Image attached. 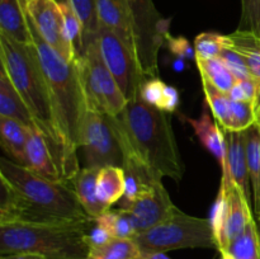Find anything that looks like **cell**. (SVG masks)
Segmentation results:
<instances>
[{
  "instance_id": "1",
  "label": "cell",
  "mask_w": 260,
  "mask_h": 259,
  "mask_svg": "<svg viewBox=\"0 0 260 259\" xmlns=\"http://www.w3.org/2000/svg\"><path fill=\"white\" fill-rule=\"evenodd\" d=\"M4 223H79L90 221L70 182L51 180L27 167L0 160Z\"/></svg>"
},
{
  "instance_id": "2",
  "label": "cell",
  "mask_w": 260,
  "mask_h": 259,
  "mask_svg": "<svg viewBox=\"0 0 260 259\" xmlns=\"http://www.w3.org/2000/svg\"><path fill=\"white\" fill-rule=\"evenodd\" d=\"M28 24L41 69L47 81L62 142V178L65 182H70L80 169L78 150H80L81 130L88 113L78 61H66L42 40L29 19Z\"/></svg>"
},
{
  "instance_id": "3",
  "label": "cell",
  "mask_w": 260,
  "mask_h": 259,
  "mask_svg": "<svg viewBox=\"0 0 260 259\" xmlns=\"http://www.w3.org/2000/svg\"><path fill=\"white\" fill-rule=\"evenodd\" d=\"M113 118L122 150L131 152L157 179L168 177L175 182L182 180L185 167L169 113L137 96Z\"/></svg>"
},
{
  "instance_id": "4",
  "label": "cell",
  "mask_w": 260,
  "mask_h": 259,
  "mask_svg": "<svg viewBox=\"0 0 260 259\" xmlns=\"http://www.w3.org/2000/svg\"><path fill=\"white\" fill-rule=\"evenodd\" d=\"M0 61L32 114L35 126L47 140L62 175V142L58 135L52 101L33 42H15L0 35ZM63 179V178H62Z\"/></svg>"
},
{
  "instance_id": "5",
  "label": "cell",
  "mask_w": 260,
  "mask_h": 259,
  "mask_svg": "<svg viewBox=\"0 0 260 259\" xmlns=\"http://www.w3.org/2000/svg\"><path fill=\"white\" fill-rule=\"evenodd\" d=\"M93 220L79 223L0 225V254H36L47 259L89 258L86 233Z\"/></svg>"
},
{
  "instance_id": "6",
  "label": "cell",
  "mask_w": 260,
  "mask_h": 259,
  "mask_svg": "<svg viewBox=\"0 0 260 259\" xmlns=\"http://www.w3.org/2000/svg\"><path fill=\"white\" fill-rule=\"evenodd\" d=\"M134 240L142 254L178 249H217L211 221L187 215L179 208L160 223L137 234Z\"/></svg>"
},
{
  "instance_id": "7",
  "label": "cell",
  "mask_w": 260,
  "mask_h": 259,
  "mask_svg": "<svg viewBox=\"0 0 260 259\" xmlns=\"http://www.w3.org/2000/svg\"><path fill=\"white\" fill-rule=\"evenodd\" d=\"M136 43V60L145 79L159 78V51L169 33V20L152 0H126Z\"/></svg>"
},
{
  "instance_id": "8",
  "label": "cell",
  "mask_w": 260,
  "mask_h": 259,
  "mask_svg": "<svg viewBox=\"0 0 260 259\" xmlns=\"http://www.w3.org/2000/svg\"><path fill=\"white\" fill-rule=\"evenodd\" d=\"M78 65L88 111L113 117L121 114L128 102L104 63L98 43H91L86 48Z\"/></svg>"
},
{
  "instance_id": "9",
  "label": "cell",
  "mask_w": 260,
  "mask_h": 259,
  "mask_svg": "<svg viewBox=\"0 0 260 259\" xmlns=\"http://www.w3.org/2000/svg\"><path fill=\"white\" fill-rule=\"evenodd\" d=\"M251 201L233 180L222 178L211 215V226L218 251H225L254 218Z\"/></svg>"
},
{
  "instance_id": "10",
  "label": "cell",
  "mask_w": 260,
  "mask_h": 259,
  "mask_svg": "<svg viewBox=\"0 0 260 259\" xmlns=\"http://www.w3.org/2000/svg\"><path fill=\"white\" fill-rule=\"evenodd\" d=\"M80 150L85 168L123 165V150L113 116L88 111L81 130Z\"/></svg>"
},
{
  "instance_id": "11",
  "label": "cell",
  "mask_w": 260,
  "mask_h": 259,
  "mask_svg": "<svg viewBox=\"0 0 260 259\" xmlns=\"http://www.w3.org/2000/svg\"><path fill=\"white\" fill-rule=\"evenodd\" d=\"M96 43L104 63L114 76L127 102L137 98L146 79L140 71L135 53L113 32L103 27L99 30Z\"/></svg>"
},
{
  "instance_id": "12",
  "label": "cell",
  "mask_w": 260,
  "mask_h": 259,
  "mask_svg": "<svg viewBox=\"0 0 260 259\" xmlns=\"http://www.w3.org/2000/svg\"><path fill=\"white\" fill-rule=\"evenodd\" d=\"M25 13L42 40L66 61H78L66 36L65 20L60 3L56 0H28Z\"/></svg>"
},
{
  "instance_id": "13",
  "label": "cell",
  "mask_w": 260,
  "mask_h": 259,
  "mask_svg": "<svg viewBox=\"0 0 260 259\" xmlns=\"http://www.w3.org/2000/svg\"><path fill=\"white\" fill-rule=\"evenodd\" d=\"M119 208H123L129 213L136 233L140 234L164 221L175 212L178 207L170 200L169 193L161 180H159L152 185L151 189L132 202L121 205Z\"/></svg>"
},
{
  "instance_id": "14",
  "label": "cell",
  "mask_w": 260,
  "mask_h": 259,
  "mask_svg": "<svg viewBox=\"0 0 260 259\" xmlns=\"http://www.w3.org/2000/svg\"><path fill=\"white\" fill-rule=\"evenodd\" d=\"M223 134L228 146V156H226V169L222 172V178L233 180L238 187L243 189L246 197L253 203L244 131H223Z\"/></svg>"
},
{
  "instance_id": "15",
  "label": "cell",
  "mask_w": 260,
  "mask_h": 259,
  "mask_svg": "<svg viewBox=\"0 0 260 259\" xmlns=\"http://www.w3.org/2000/svg\"><path fill=\"white\" fill-rule=\"evenodd\" d=\"M96 10L101 27L113 32L136 56L131 15L126 0H96Z\"/></svg>"
},
{
  "instance_id": "16",
  "label": "cell",
  "mask_w": 260,
  "mask_h": 259,
  "mask_svg": "<svg viewBox=\"0 0 260 259\" xmlns=\"http://www.w3.org/2000/svg\"><path fill=\"white\" fill-rule=\"evenodd\" d=\"M25 159V167L32 172L51 180H63L47 140L36 126L29 127Z\"/></svg>"
},
{
  "instance_id": "17",
  "label": "cell",
  "mask_w": 260,
  "mask_h": 259,
  "mask_svg": "<svg viewBox=\"0 0 260 259\" xmlns=\"http://www.w3.org/2000/svg\"><path fill=\"white\" fill-rule=\"evenodd\" d=\"M180 118L190 124L202 146H205L206 150L216 157L223 172L226 169L228 146H226L225 134L220 124L213 121L207 109H203L200 118H190V117L183 116V114H180Z\"/></svg>"
},
{
  "instance_id": "18",
  "label": "cell",
  "mask_w": 260,
  "mask_h": 259,
  "mask_svg": "<svg viewBox=\"0 0 260 259\" xmlns=\"http://www.w3.org/2000/svg\"><path fill=\"white\" fill-rule=\"evenodd\" d=\"M99 169L96 168H80L79 172L71 178L70 183L75 190L80 205L91 220H96L111 210L104 205L96 193V177Z\"/></svg>"
},
{
  "instance_id": "19",
  "label": "cell",
  "mask_w": 260,
  "mask_h": 259,
  "mask_svg": "<svg viewBox=\"0 0 260 259\" xmlns=\"http://www.w3.org/2000/svg\"><path fill=\"white\" fill-rule=\"evenodd\" d=\"M0 35L24 45L32 42L27 13L20 0H0Z\"/></svg>"
},
{
  "instance_id": "20",
  "label": "cell",
  "mask_w": 260,
  "mask_h": 259,
  "mask_svg": "<svg viewBox=\"0 0 260 259\" xmlns=\"http://www.w3.org/2000/svg\"><path fill=\"white\" fill-rule=\"evenodd\" d=\"M29 127L13 118L0 117V145L10 160L25 167Z\"/></svg>"
},
{
  "instance_id": "21",
  "label": "cell",
  "mask_w": 260,
  "mask_h": 259,
  "mask_svg": "<svg viewBox=\"0 0 260 259\" xmlns=\"http://www.w3.org/2000/svg\"><path fill=\"white\" fill-rule=\"evenodd\" d=\"M225 47L236 51L245 61L251 78L260 81V36L245 29L223 35Z\"/></svg>"
},
{
  "instance_id": "22",
  "label": "cell",
  "mask_w": 260,
  "mask_h": 259,
  "mask_svg": "<svg viewBox=\"0 0 260 259\" xmlns=\"http://www.w3.org/2000/svg\"><path fill=\"white\" fill-rule=\"evenodd\" d=\"M0 117L13 118L28 127L35 126L32 114L15 89L5 69H0Z\"/></svg>"
},
{
  "instance_id": "23",
  "label": "cell",
  "mask_w": 260,
  "mask_h": 259,
  "mask_svg": "<svg viewBox=\"0 0 260 259\" xmlns=\"http://www.w3.org/2000/svg\"><path fill=\"white\" fill-rule=\"evenodd\" d=\"M246 160L251 184V200L256 218L260 217V124L254 123L244 131Z\"/></svg>"
},
{
  "instance_id": "24",
  "label": "cell",
  "mask_w": 260,
  "mask_h": 259,
  "mask_svg": "<svg viewBox=\"0 0 260 259\" xmlns=\"http://www.w3.org/2000/svg\"><path fill=\"white\" fill-rule=\"evenodd\" d=\"M126 192V175L122 167L101 168L96 177V193L102 202L108 207L118 203Z\"/></svg>"
},
{
  "instance_id": "25",
  "label": "cell",
  "mask_w": 260,
  "mask_h": 259,
  "mask_svg": "<svg viewBox=\"0 0 260 259\" xmlns=\"http://www.w3.org/2000/svg\"><path fill=\"white\" fill-rule=\"evenodd\" d=\"M202 88L207 106L210 107L216 122L220 124L223 131H235L233 113H231V101L228 93L221 91L205 79H202Z\"/></svg>"
},
{
  "instance_id": "26",
  "label": "cell",
  "mask_w": 260,
  "mask_h": 259,
  "mask_svg": "<svg viewBox=\"0 0 260 259\" xmlns=\"http://www.w3.org/2000/svg\"><path fill=\"white\" fill-rule=\"evenodd\" d=\"M196 63L201 73V78L223 93H229L239 81L220 57L196 58Z\"/></svg>"
},
{
  "instance_id": "27",
  "label": "cell",
  "mask_w": 260,
  "mask_h": 259,
  "mask_svg": "<svg viewBox=\"0 0 260 259\" xmlns=\"http://www.w3.org/2000/svg\"><path fill=\"white\" fill-rule=\"evenodd\" d=\"M80 18L84 28V52L91 43L98 40L101 23L96 10V0H69Z\"/></svg>"
},
{
  "instance_id": "28",
  "label": "cell",
  "mask_w": 260,
  "mask_h": 259,
  "mask_svg": "<svg viewBox=\"0 0 260 259\" xmlns=\"http://www.w3.org/2000/svg\"><path fill=\"white\" fill-rule=\"evenodd\" d=\"M235 259H260V239L255 217L248 223L245 230L228 248Z\"/></svg>"
},
{
  "instance_id": "29",
  "label": "cell",
  "mask_w": 260,
  "mask_h": 259,
  "mask_svg": "<svg viewBox=\"0 0 260 259\" xmlns=\"http://www.w3.org/2000/svg\"><path fill=\"white\" fill-rule=\"evenodd\" d=\"M142 255L139 244L134 239L117 238L89 253V258L91 259H141Z\"/></svg>"
},
{
  "instance_id": "30",
  "label": "cell",
  "mask_w": 260,
  "mask_h": 259,
  "mask_svg": "<svg viewBox=\"0 0 260 259\" xmlns=\"http://www.w3.org/2000/svg\"><path fill=\"white\" fill-rule=\"evenodd\" d=\"M98 223L107 229L113 238L117 239H134L136 236V228L129 213L123 208L109 210L104 215L98 217Z\"/></svg>"
},
{
  "instance_id": "31",
  "label": "cell",
  "mask_w": 260,
  "mask_h": 259,
  "mask_svg": "<svg viewBox=\"0 0 260 259\" xmlns=\"http://www.w3.org/2000/svg\"><path fill=\"white\" fill-rule=\"evenodd\" d=\"M61 10L63 14V20H65V30L68 40L70 45L73 46L75 51L76 57L81 58L84 55V28L80 18L76 14L74 8L71 7L70 2L60 3Z\"/></svg>"
},
{
  "instance_id": "32",
  "label": "cell",
  "mask_w": 260,
  "mask_h": 259,
  "mask_svg": "<svg viewBox=\"0 0 260 259\" xmlns=\"http://www.w3.org/2000/svg\"><path fill=\"white\" fill-rule=\"evenodd\" d=\"M225 47L223 35L215 32H203L194 40L196 58H215L218 57Z\"/></svg>"
},
{
  "instance_id": "33",
  "label": "cell",
  "mask_w": 260,
  "mask_h": 259,
  "mask_svg": "<svg viewBox=\"0 0 260 259\" xmlns=\"http://www.w3.org/2000/svg\"><path fill=\"white\" fill-rule=\"evenodd\" d=\"M231 113H233L235 131H245L246 128L256 123L253 102L231 101Z\"/></svg>"
},
{
  "instance_id": "34",
  "label": "cell",
  "mask_w": 260,
  "mask_h": 259,
  "mask_svg": "<svg viewBox=\"0 0 260 259\" xmlns=\"http://www.w3.org/2000/svg\"><path fill=\"white\" fill-rule=\"evenodd\" d=\"M239 29L260 36V0H241V20Z\"/></svg>"
},
{
  "instance_id": "35",
  "label": "cell",
  "mask_w": 260,
  "mask_h": 259,
  "mask_svg": "<svg viewBox=\"0 0 260 259\" xmlns=\"http://www.w3.org/2000/svg\"><path fill=\"white\" fill-rule=\"evenodd\" d=\"M167 85L168 84H165L164 81L159 78L146 79V80L142 83L141 88H140L139 96L145 102V103L150 104V106L159 109L162 98H164Z\"/></svg>"
},
{
  "instance_id": "36",
  "label": "cell",
  "mask_w": 260,
  "mask_h": 259,
  "mask_svg": "<svg viewBox=\"0 0 260 259\" xmlns=\"http://www.w3.org/2000/svg\"><path fill=\"white\" fill-rule=\"evenodd\" d=\"M218 57L225 62V65L228 66L229 70L235 75V78L238 79V80H245V79L251 78L245 61L243 60V57H241L236 51L231 50V48L229 47H223V50L221 51Z\"/></svg>"
},
{
  "instance_id": "37",
  "label": "cell",
  "mask_w": 260,
  "mask_h": 259,
  "mask_svg": "<svg viewBox=\"0 0 260 259\" xmlns=\"http://www.w3.org/2000/svg\"><path fill=\"white\" fill-rule=\"evenodd\" d=\"M165 43L168 45L170 52L177 56L180 60H194L196 61V50L189 41L185 37H173L170 32L167 35Z\"/></svg>"
},
{
  "instance_id": "38",
  "label": "cell",
  "mask_w": 260,
  "mask_h": 259,
  "mask_svg": "<svg viewBox=\"0 0 260 259\" xmlns=\"http://www.w3.org/2000/svg\"><path fill=\"white\" fill-rule=\"evenodd\" d=\"M114 239L112 236V234L107 230L104 226H102L101 223H98L96 221L93 220L90 229L86 233V243H88L89 249L93 250V249H98L101 246L106 245L107 243Z\"/></svg>"
},
{
  "instance_id": "39",
  "label": "cell",
  "mask_w": 260,
  "mask_h": 259,
  "mask_svg": "<svg viewBox=\"0 0 260 259\" xmlns=\"http://www.w3.org/2000/svg\"><path fill=\"white\" fill-rule=\"evenodd\" d=\"M179 102H180V96H179V91L177 90V88L172 85H167V89H165V93H164V98H162L159 109L160 111L165 112V113H173V112H177L178 106H179Z\"/></svg>"
},
{
  "instance_id": "40",
  "label": "cell",
  "mask_w": 260,
  "mask_h": 259,
  "mask_svg": "<svg viewBox=\"0 0 260 259\" xmlns=\"http://www.w3.org/2000/svg\"><path fill=\"white\" fill-rule=\"evenodd\" d=\"M0 259H47L45 256L36 255V254H8V255H2Z\"/></svg>"
},
{
  "instance_id": "41",
  "label": "cell",
  "mask_w": 260,
  "mask_h": 259,
  "mask_svg": "<svg viewBox=\"0 0 260 259\" xmlns=\"http://www.w3.org/2000/svg\"><path fill=\"white\" fill-rule=\"evenodd\" d=\"M141 259H172V258H170V256H168L167 253H161V251H157V253L144 254Z\"/></svg>"
},
{
  "instance_id": "42",
  "label": "cell",
  "mask_w": 260,
  "mask_h": 259,
  "mask_svg": "<svg viewBox=\"0 0 260 259\" xmlns=\"http://www.w3.org/2000/svg\"><path fill=\"white\" fill-rule=\"evenodd\" d=\"M254 109H255V117H256V123L260 124V85L258 94H256V98L254 101Z\"/></svg>"
},
{
  "instance_id": "43",
  "label": "cell",
  "mask_w": 260,
  "mask_h": 259,
  "mask_svg": "<svg viewBox=\"0 0 260 259\" xmlns=\"http://www.w3.org/2000/svg\"><path fill=\"white\" fill-rule=\"evenodd\" d=\"M220 259H235L231 253H229L228 250L220 251Z\"/></svg>"
},
{
  "instance_id": "44",
  "label": "cell",
  "mask_w": 260,
  "mask_h": 259,
  "mask_svg": "<svg viewBox=\"0 0 260 259\" xmlns=\"http://www.w3.org/2000/svg\"><path fill=\"white\" fill-rule=\"evenodd\" d=\"M258 229H259V239H260V217H258Z\"/></svg>"
},
{
  "instance_id": "45",
  "label": "cell",
  "mask_w": 260,
  "mask_h": 259,
  "mask_svg": "<svg viewBox=\"0 0 260 259\" xmlns=\"http://www.w3.org/2000/svg\"><path fill=\"white\" fill-rule=\"evenodd\" d=\"M20 2H22V4L24 5V8H25V4H27V3H28V0H20Z\"/></svg>"
},
{
  "instance_id": "46",
  "label": "cell",
  "mask_w": 260,
  "mask_h": 259,
  "mask_svg": "<svg viewBox=\"0 0 260 259\" xmlns=\"http://www.w3.org/2000/svg\"><path fill=\"white\" fill-rule=\"evenodd\" d=\"M56 2H58V3H63V2H68V0H56Z\"/></svg>"
},
{
  "instance_id": "47",
  "label": "cell",
  "mask_w": 260,
  "mask_h": 259,
  "mask_svg": "<svg viewBox=\"0 0 260 259\" xmlns=\"http://www.w3.org/2000/svg\"><path fill=\"white\" fill-rule=\"evenodd\" d=\"M86 259H91V258H86Z\"/></svg>"
}]
</instances>
